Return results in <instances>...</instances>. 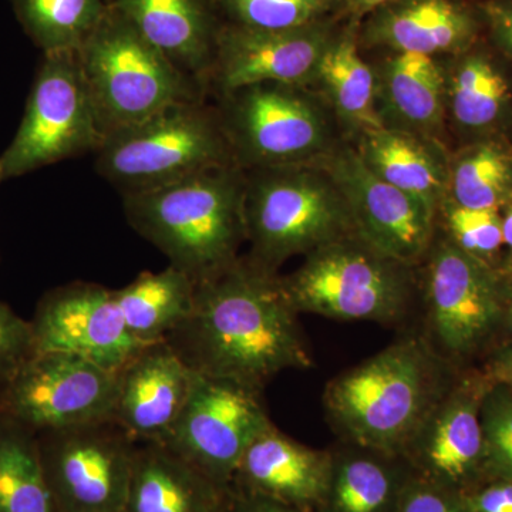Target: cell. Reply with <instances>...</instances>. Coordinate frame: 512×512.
Instances as JSON below:
<instances>
[{
    "label": "cell",
    "mask_w": 512,
    "mask_h": 512,
    "mask_svg": "<svg viewBox=\"0 0 512 512\" xmlns=\"http://www.w3.org/2000/svg\"><path fill=\"white\" fill-rule=\"evenodd\" d=\"M195 288L190 276L168 265L160 272H143L130 285L114 289V298L130 332L150 345L167 339L190 316Z\"/></svg>",
    "instance_id": "cell-26"
},
{
    "label": "cell",
    "mask_w": 512,
    "mask_h": 512,
    "mask_svg": "<svg viewBox=\"0 0 512 512\" xmlns=\"http://www.w3.org/2000/svg\"><path fill=\"white\" fill-rule=\"evenodd\" d=\"M402 266L353 235L311 252L298 271L281 281L296 312L342 320L390 319L406 299Z\"/></svg>",
    "instance_id": "cell-10"
},
{
    "label": "cell",
    "mask_w": 512,
    "mask_h": 512,
    "mask_svg": "<svg viewBox=\"0 0 512 512\" xmlns=\"http://www.w3.org/2000/svg\"><path fill=\"white\" fill-rule=\"evenodd\" d=\"M501 278H503L504 284L505 305H507L508 311H510L512 316V256H510V261L507 262V266H505V271L504 274H501Z\"/></svg>",
    "instance_id": "cell-43"
},
{
    "label": "cell",
    "mask_w": 512,
    "mask_h": 512,
    "mask_svg": "<svg viewBox=\"0 0 512 512\" xmlns=\"http://www.w3.org/2000/svg\"><path fill=\"white\" fill-rule=\"evenodd\" d=\"M446 116L464 143H512V63L483 39L446 63Z\"/></svg>",
    "instance_id": "cell-19"
},
{
    "label": "cell",
    "mask_w": 512,
    "mask_h": 512,
    "mask_svg": "<svg viewBox=\"0 0 512 512\" xmlns=\"http://www.w3.org/2000/svg\"><path fill=\"white\" fill-rule=\"evenodd\" d=\"M30 325L35 353H73L114 373L147 346L128 329L113 289L92 282L50 289Z\"/></svg>",
    "instance_id": "cell-14"
},
{
    "label": "cell",
    "mask_w": 512,
    "mask_h": 512,
    "mask_svg": "<svg viewBox=\"0 0 512 512\" xmlns=\"http://www.w3.org/2000/svg\"><path fill=\"white\" fill-rule=\"evenodd\" d=\"M427 295L441 343L457 353L487 338L507 306L500 272L450 239L441 242L431 258Z\"/></svg>",
    "instance_id": "cell-16"
},
{
    "label": "cell",
    "mask_w": 512,
    "mask_h": 512,
    "mask_svg": "<svg viewBox=\"0 0 512 512\" xmlns=\"http://www.w3.org/2000/svg\"><path fill=\"white\" fill-rule=\"evenodd\" d=\"M342 192L356 237L400 265L417 261L429 248L437 211L373 174L356 150L332 151L319 163Z\"/></svg>",
    "instance_id": "cell-13"
},
{
    "label": "cell",
    "mask_w": 512,
    "mask_h": 512,
    "mask_svg": "<svg viewBox=\"0 0 512 512\" xmlns=\"http://www.w3.org/2000/svg\"><path fill=\"white\" fill-rule=\"evenodd\" d=\"M109 3L177 69L207 89L222 26L214 0H110Z\"/></svg>",
    "instance_id": "cell-20"
},
{
    "label": "cell",
    "mask_w": 512,
    "mask_h": 512,
    "mask_svg": "<svg viewBox=\"0 0 512 512\" xmlns=\"http://www.w3.org/2000/svg\"><path fill=\"white\" fill-rule=\"evenodd\" d=\"M77 56L103 138L207 93L110 3Z\"/></svg>",
    "instance_id": "cell-3"
},
{
    "label": "cell",
    "mask_w": 512,
    "mask_h": 512,
    "mask_svg": "<svg viewBox=\"0 0 512 512\" xmlns=\"http://www.w3.org/2000/svg\"><path fill=\"white\" fill-rule=\"evenodd\" d=\"M228 494H229V493H228ZM227 503H228V501H227ZM220 512H227V504H225V507H224V508H222V510H221Z\"/></svg>",
    "instance_id": "cell-44"
},
{
    "label": "cell",
    "mask_w": 512,
    "mask_h": 512,
    "mask_svg": "<svg viewBox=\"0 0 512 512\" xmlns=\"http://www.w3.org/2000/svg\"><path fill=\"white\" fill-rule=\"evenodd\" d=\"M119 373L67 352H37L0 375V416L43 431L113 419Z\"/></svg>",
    "instance_id": "cell-9"
},
{
    "label": "cell",
    "mask_w": 512,
    "mask_h": 512,
    "mask_svg": "<svg viewBox=\"0 0 512 512\" xmlns=\"http://www.w3.org/2000/svg\"><path fill=\"white\" fill-rule=\"evenodd\" d=\"M484 39L512 63V0H478Z\"/></svg>",
    "instance_id": "cell-37"
},
{
    "label": "cell",
    "mask_w": 512,
    "mask_h": 512,
    "mask_svg": "<svg viewBox=\"0 0 512 512\" xmlns=\"http://www.w3.org/2000/svg\"><path fill=\"white\" fill-rule=\"evenodd\" d=\"M349 22L330 40L312 84L320 87L346 126L359 134L382 130L384 124L377 109L376 70L360 55V20Z\"/></svg>",
    "instance_id": "cell-25"
},
{
    "label": "cell",
    "mask_w": 512,
    "mask_h": 512,
    "mask_svg": "<svg viewBox=\"0 0 512 512\" xmlns=\"http://www.w3.org/2000/svg\"><path fill=\"white\" fill-rule=\"evenodd\" d=\"M165 342L192 372L256 393L279 373L312 365L281 279L251 258L197 284L190 316Z\"/></svg>",
    "instance_id": "cell-1"
},
{
    "label": "cell",
    "mask_w": 512,
    "mask_h": 512,
    "mask_svg": "<svg viewBox=\"0 0 512 512\" xmlns=\"http://www.w3.org/2000/svg\"><path fill=\"white\" fill-rule=\"evenodd\" d=\"M335 33L330 20L276 32L222 22L207 89L218 96L261 83L306 89Z\"/></svg>",
    "instance_id": "cell-15"
},
{
    "label": "cell",
    "mask_w": 512,
    "mask_h": 512,
    "mask_svg": "<svg viewBox=\"0 0 512 512\" xmlns=\"http://www.w3.org/2000/svg\"><path fill=\"white\" fill-rule=\"evenodd\" d=\"M485 454L495 466L512 477V400L497 394L485 407L483 419Z\"/></svg>",
    "instance_id": "cell-34"
},
{
    "label": "cell",
    "mask_w": 512,
    "mask_h": 512,
    "mask_svg": "<svg viewBox=\"0 0 512 512\" xmlns=\"http://www.w3.org/2000/svg\"><path fill=\"white\" fill-rule=\"evenodd\" d=\"M359 45L448 59L484 39L478 0H394L365 16Z\"/></svg>",
    "instance_id": "cell-17"
},
{
    "label": "cell",
    "mask_w": 512,
    "mask_h": 512,
    "mask_svg": "<svg viewBox=\"0 0 512 512\" xmlns=\"http://www.w3.org/2000/svg\"><path fill=\"white\" fill-rule=\"evenodd\" d=\"M332 471L325 457L272 427L249 446L232 483L237 490L306 510L325 501Z\"/></svg>",
    "instance_id": "cell-21"
},
{
    "label": "cell",
    "mask_w": 512,
    "mask_h": 512,
    "mask_svg": "<svg viewBox=\"0 0 512 512\" xmlns=\"http://www.w3.org/2000/svg\"><path fill=\"white\" fill-rule=\"evenodd\" d=\"M384 127L437 138L446 121V64L416 53H393L376 72Z\"/></svg>",
    "instance_id": "cell-22"
},
{
    "label": "cell",
    "mask_w": 512,
    "mask_h": 512,
    "mask_svg": "<svg viewBox=\"0 0 512 512\" xmlns=\"http://www.w3.org/2000/svg\"><path fill=\"white\" fill-rule=\"evenodd\" d=\"M501 227H503L504 248L508 249L512 256V200L508 201L500 210Z\"/></svg>",
    "instance_id": "cell-42"
},
{
    "label": "cell",
    "mask_w": 512,
    "mask_h": 512,
    "mask_svg": "<svg viewBox=\"0 0 512 512\" xmlns=\"http://www.w3.org/2000/svg\"><path fill=\"white\" fill-rule=\"evenodd\" d=\"M447 200L461 207L497 210L511 201V141L498 138L473 141L451 153Z\"/></svg>",
    "instance_id": "cell-28"
},
{
    "label": "cell",
    "mask_w": 512,
    "mask_h": 512,
    "mask_svg": "<svg viewBox=\"0 0 512 512\" xmlns=\"http://www.w3.org/2000/svg\"><path fill=\"white\" fill-rule=\"evenodd\" d=\"M103 140L79 56L49 53L37 69L15 138L0 156V181L96 153Z\"/></svg>",
    "instance_id": "cell-8"
},
{
    "label": "cell",
    "mask_w": 512,
    "mask_h": 512,
    "mask_svg": "<svg viewBox=\"0 0 512 512\" xmlns=\"http://www.w3.org/2000/svg\"><path fill=\"white\" fill-rule=\"evenodd\" d=\"M229 488L154 441H137L124 512H220Z\"/></svg>",
    "instance_id": "cell-23"
},
{
    "label": "cell",
    "mask_w": 512,
    "mask_h": 512,
    "mask_svg": "<svg viewBox=\"0 0 512 512\" xmlns=\"http://www.w3.org/2000/svg\"><path fill=\"white\" fill-rule=\"evenodd\" d=\"M437 212L443 215L450 241L457 248L494 268V259L504 248L500 210L461 207L446 198Z\"/></svg>",
    "instance_id": "cell-33"
},
{
    "label": "cell",
    "mask_w": 512,
    "mask_h": 512,
    "mask_svg": "<svg viewBox=\"0 0 512 512\" xmlns=\"http://www.w3.org/2000/svg\"><path fill=\"white\" fill-rule=\"evenodd\" d=\"M57 512H124L137 441L114 420L37 433Z\"/></svg>",
    "instance_id": "cell-11"
},
{
    "label": "cell",
    "mask_w": 512,
    "mask_h": 512,
    "mask_svg": "<svg viewBox=\"0 0 512 512\" xmlns=\"http://www.w3.org/2000/svg\"><path fill=\"white\" fill-rule=\"evenodd\" d=\"M220 97L222 128L241 170L315 164L332 153L328 120L302 87L261 83Z\"/></svg>",
    "instance_id": "cell-6"
},
{
    "label": "cell",
    "mask_w": 512,
    "mask_h": 512,
    "mask_svg": "<svg viewBox=\"0 0 512 512\" xmlns=\"http://www.w3.org/2000/svg\"><path fill=\"white\" fill-rule=\"evenodd\" d=\"M229 25L255 30H292L339 15L342 0H214Z\"/></svg>",
    "instance_id": "cell-31"
},
{
    "label": "cell",
    "mask_w": 512,
    "mask_h": 512,
    "mask_svg": "<svg viewBox=\"0 0 512 512\" xmlns=\"http://www.w3.org/2000/svg\"><path fill=\"white\" fill-rule=\"evenodd\" d=\"M393 512H470L436 483L407 485L397 497Z\"/></svg>",
    "instance_id": "cell-36"
},
{
    "label": "cell",
    "mask_w": 512,
    "mask_h": 512,
    "mask_svg": "<svg viewBox=\"0 0 512 512\" xmlns=\"http://www.w3.org/2000/svg\"><path fill=\"white\" fill-rule=\"evenodd\" d=\"M474 399L461 394L451 400L424 446V467L441 487L463 483L485 454L483 421Z\"/></svg>",
    "instance_id": "cell-27"
},
{
    "label": "cell",
    "mask_w": 512,
    "mask_h": 512,
    "mask_svg": "<svg viewBox=\"0 0 512 512\" xmlns=\"http://www.w3.org/2000/svg\"><path fill=\"white\" fill-rule=\"evenodd\" d=\"M244 220L249 258L271 271L356 235L342 192L319 163L245 171Z\"/></svg>",
    "instance_id": "cell-4"
},
{
    "label": "cell",
    "mask_w": 512,
    "mask_h": 512,
    "mask_svg": "<svg viewBox=\"0 0 512 512\" xmlns=\"http://www.w3.org/2000/svg\"><path fill=\"white\" fill-rule=\"evenodd\" d=\"M464 504L470 512H510L512 511V483L491 485Z\"/></svg>",
    "instance_id": "cell-39"
},
{
    "label": "cell",
    "mask_w": 512,
    "mask_h": 512,
    "mask_svg": "<svg viewBox=\"0 0 512 512\" xmlns=\"http://www.w3.org/2000/svg\"><path fill=\"white\" fill-rule=\"evenodd\" d=\"M329 512H386L396 500L394 478L387 468L367 458H352L332 471Z\"/></svg>",
    "instance_id": "cell-32"
},
{
    "label": "cell",
    "mask_w": 512,
    "mask_h": 512,
    "mask_svg": "<svg viewBox=\"0 0 512 512\" xmlns=\"http://www.w3.org/2000/svg\"><path fill=\"white\" fill-rule=\"evenodd\" d=\"M355 150L373 174L434 210L446 200L450 154L439 141L384 127L360 134Z\"/></svg>",
    "instance_id": "cell-24"
},
{
    "label": "cell",
    "mask_w": 512,
    "mask_h": 512,
    "mask_svg": "<svg viewBox=\"0 0 512 512\" xmlns=\"http://www.w3.org/2000/svg\"><path fill=\"white\" fill-rule=\"evenodd\" d=\"M227 512H305V510L272 500L264 495L241 490L232 491L229 488Z\"/></svg>",
    "instance_id": "cell-38"
},
{
    "label": "cell",
    "mask_w": 512,
    "mask_h": 512,
    "mask_svg": "<svg viewBox=\"0 0 512 512\" xmlns=\"http://www.w3.org/2000/svg\"><path fill=\"white\" fill-rule=\"evenodd\" d=\"M0 512H57L35 431L0 416Z\"/></svg>",
    "instance_id": "cell-29"
},
{
    "label": "cell",
    "mask_w": 512,
    "mask_h": 512,
    "mask_svg": "<svg viewBox=\"0 0 512 512\" xmlns=\"http://www.w3.org/2000/svg\"><path fill=\"white\" fill-rule=\"evenodd\" d=\"M272 427L259 393L195 373L180 416L158 444L214 483L231 488L249 446Z\"/></svg>",
    "instance_id": "cell-12"
},
{
    "label": "cell",
    "mask_w": 512,
    "mask_h": 512,
    "mask_svg": "<svg viewBox=\"0 0 512 512\" xmlns=\"http://www.w3.org/2000/svg\"><path fill=\"white\" fill-rule=\"evenodd\" d=\"M235 164L220 114L205 100L161 110L137 126L104 138L96 171L121 195L165 187Z\"/></svg>",
    "instance_id": "cell-5"
},
{
    "label": "cell",
    "mask_w": 512,
    "mask_h": 512,
    "mask_svg": "<svg viewBox=\"0 0 512 512\" xmlns=\"http://www.w3.org/2000/svg\"><path fill=\"white\" fill-rule=\"evenodd\" d=\"M0 183H2V181H0Z\"/></svg>",
    "instance_id": "cell-45"
},
{
    "label": "cell",
    "mask_w": 512,
    "mask_h": 512,
    "mask_svg": "<svg viewBox=\"0 0 512 512\" xmlns=\"http://www.w3.org/2000/svg\"><path fill=\"white\" fill-rule=\"evenodd\" d=\"M244 192L245 171L227 165L123 195V210L137 234L201 284L238 259L247 239Z\"/></svg>",
    "instance_id": "cell-2"
},
{
    "label": "cell",
    "mask_w": 512,
    "mask_h": 512,
    "mask_svg": "<svg viewBox=\"0 0 512 512\" xmlns=\"http://www.w3.org/2000/svg\"><path fill=\"white\" fill-rule=\"evenodd\" d=\"M394 0H342L339 16H345L349 20H362L373 10Z\"/></svg>",
    "instance_id": "cell-40"
},
{
    "label": "cell",
    "mask_w": 512,
    "mask_h": 512,
    "mask_svg": "<svg viewBox=\"0 0 512 512\" xmlns=\"http://www.w3.org/2000/svg\"><path fill=\"white\" fill-rule=\"evenodd\" d=\"M35 353L30 320L20 318L0 301V375L15 369Z\"/></svg>",
    "instance_id": "cell-35"
},
{
    "label": "cell",
    "mask_w": 512,
    "mask_h": 512,
    "mask_svg": "<svg viewBox=\"0 0 512 512\" xmlns=\"http://www.w3.org/2000/svg\"><path fill=\"white\" fill-rule=\"evenodd\" d=\"M494 376L501 383L512 386V346L498 355L494 362Z\"/></svg>",
    "instance_id": "cell-41"
},
{
    "label": "cell",
    "mask_w": 512,
    "mask_h": 512,
    "mask_svg": "<svg viewBox=\"0 0 512 512\" xmlns=\"http://www.w3.org/2000/svg\"><path fill=\"white\" fill-rule=\"evenodd\" d=\"M431 392L427 357L416 343L392 346L330 384V413L362 446L399 447L421 420Z\"/></svg>",
    "instance_id": "cell-7"
},
{
    "label": "cell",
    "mask_w": 512,
    "mask_h": 512,
    "mask_svg": "<svg viewBox=\"0 0 512 512\" xmlns=\"http://www.w3.org/2000/svg\"><path fill=\"white\" fill-rule=\"evenodd\" d=\"M194 376L165 340L144 346L119 372L111 420L138 443H158L180 416Z\"/></svg>",
    "instance_id": "cell-18"
},
{
    "label": "cell",
    "mask_w": 512,
    "mask_h": 512,
    "mask_svg": "<svg viewBox=\"0 0 512 512\" xmlns=\"http://www.w3.org/2000/svg\"><path fill=\"white\" fill-rule=\"evenodd\" d=\"M510 512H512V511H510Z\"/></svg>",
    "instance_id": "cell-46"
},
{
    "label": "cell",
    "mask_w": 512,
    "mask_h": 512,
    "mask_svg": "<svg viewBox=\"0 0 512 512\" xmlns=\"http://www.w3.org/2000/svg\"><path fill=\"white\" fill-rule=\"evenodd\" d=\"M12 5L43 55L79 52L109 9L104 0H12Z\"/></svg>",
    "instance_id": "cell-30"
}]
</instances>
